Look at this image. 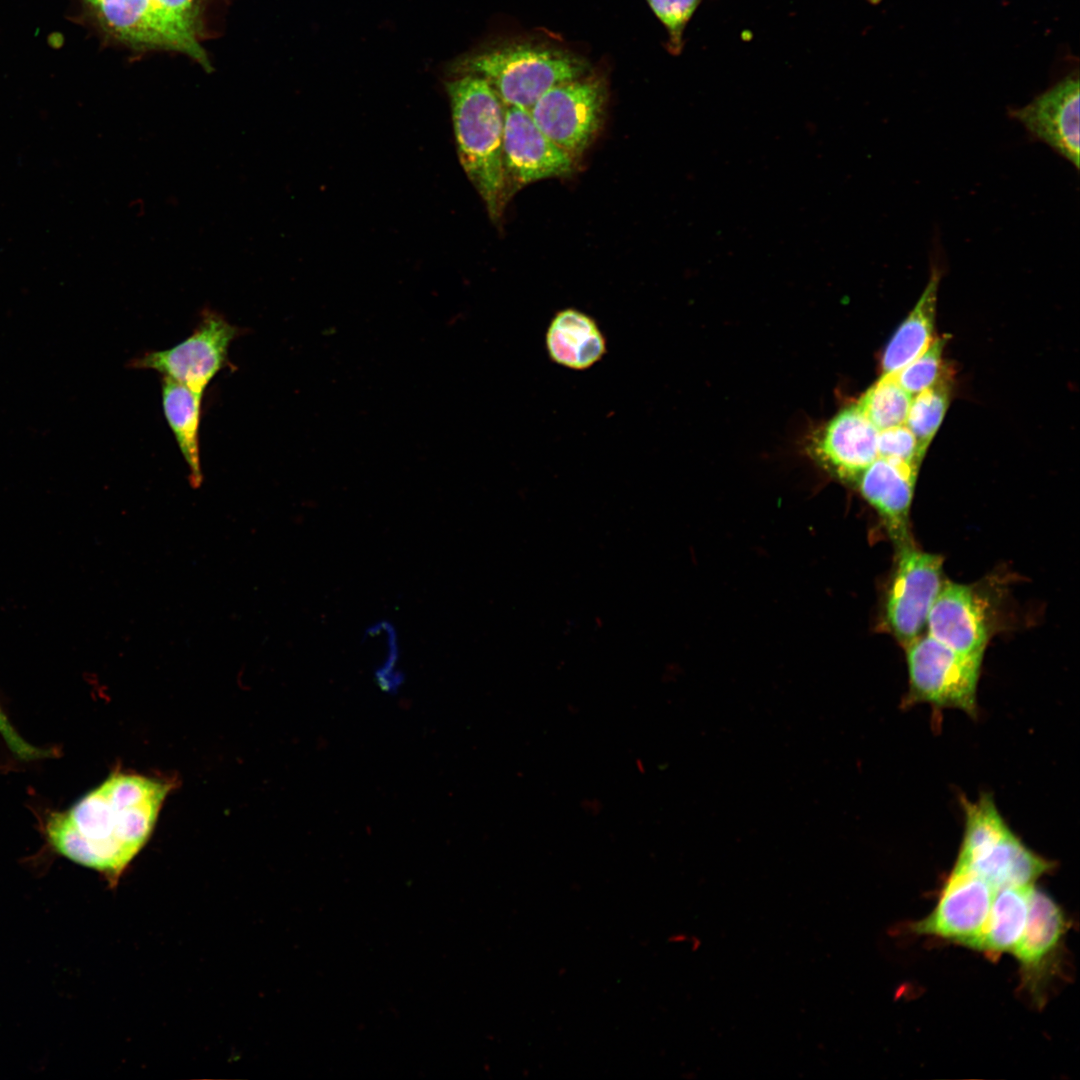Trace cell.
<instances>
[{
  "instance_id": "cell-1",
  "label": "cell",
  "mask_w": 1080,
  "mask_h": 1080,
  "mask_svg": "<svg viewBox=\"0 0 1080 1080\" xmlns=\"http://www.w3.org/2000/svg\"><path fill=\"white\" fill-rule=\"evenodd\" d=\"M174 782L117 771L45 825L59 855L101 873L114 887L149 840Z\"/></svg>"
},
{
  "instance_id": "cell-2",
  "label": "cell",
  "mask_w": 1080,
  "mask_h": 1080,
  "mask_svg": "<svg viewBox=\"0 0 1080 1080\" xmlns=\"http://www.w3.org/2000/svg\"><path fill=\"white\" fill-rule=\"evenodd\" d=\"M460 162L490 216L502 209L507 174L503 159L504 104L482 77L462 74L447 83Z\"/></svg>"
},
{
  "instance_id": "cell-3",
  "label": "cell",
  "mask_w": 1080,
  "mask_h": 1080,
  "mask_svg": "<svg viewBox=\"0 0 1080 1080\" xmlns=\"http://www.w3.org/2000/svg\"><path fill=\"white\" fill-rule=\"evenodd\" d=\"M962 803L965 830L953 869L973 872L997 890L1033 885L1053 868L1009 829L988 795Z\"/></svg>"
},
{
  "instance_id": "cell-4",
  "label": "cell",
  "mask_w": 1080,
  "mask_h": 1080,
  "mask_svg": "<svg viewBox=\"0 0 1080 1080\" xmlns=\"http://www.w3.org/2000/svg\"><path fill=\"white\" fill-rule=\"evenodd\" d=\"M455 70L484 78L505 106L529 110L552 87L584 76L585 62L562 50L515 44L459 59Z\"/></svg>"
},
{
  "instance_id": "cell-5",
  "label": "cell",
  "mask_w": 1080,
  "mask_h": 1080,
  "mask_svg": "<svg viewBox=\"0 0 1080 1080\" xmlns=\"http://www.w3.org/2000/svg\"><path fill=\"white\" fill-rule=\"evenodd\" d=\"M904 648L909 675L906 703H928L976 715L983 656L958 652L929 634L918 636Z\"/></svg>"
},
{
  "instance_id": "cell-6",
  "label": "cell",
  "mask_w": 1080,
  "mask_h": 1080,
  "mask_svg": "<svg viewBox=\"0 0 1080 1080\" xmlns=\"http://www.w3.org/2000/svg\"><path fill=\"white\" fill-rule=\"evenodd\" d=\"M240 334L219 312L205 308L193 333L172 348L149 351L133 359L129 366L152 369L203 395L207 386L228 361L231 342Z\"/></svg>"
},
{
  "instance_id": "cell-7",
  "label": "cell",
  "mask_w": 1080,
  "mask_h": 1080,
  "mask_svg": "<svg viewBox=\"0 0 1080 1080\" xmlns=\"http://www.w3.org/2000/svg\"><path fill=\"white\" fill-rule=\"evenodd\" d=\"M605 102L603 81L581 76L549 89L529 112L538 128L574 159L597 134Z\"/></svg>"
},
{
  "instance_id": "cell-8",
  "label": "cell",
  "mask_w": 1080,
  "mask_h": 1080,
  "mask_svg": "<svg viewBox=\"0 0 1080 1080\" xmlns=\"http://www.w3.org/2000/svg\"><path fill=\"white\" fill-rule=\"evenodd\" d=\"M943 558L917 550L910 543L899 547L897 565L888 592L886 619L898 641L907 645L920 636L944 581Z\"/></svg>"
},
{
  "instance_id": "cell-9",
  "label": "cell",
  "mask_w": 1080,
  "mask_h": 1080,
  "mask_svg": "<svg viewBox=\"0 0 1080 1080\" xmlns=\"http://www.w3.org/2000/svg\"><path fill=\"white\" fill-rule=\"evenodd\" d=\"M95 7L108 29L120 40L140 47L184 53L209 66L193 24L155 0H99Z\"/></svg>"
},
{
  "instance_id": "cell-10",
  "label": "cell",
  "mask_w": 1080,
  "mask_h": 1080,
  "mask_svg": "<svg viewBox=\"0 0 1080 1080\" xmlns=\"http://www.w3.org/2000/svg\"><path fill=\"white\" fill-rule=\"evenodd\" d=\"M995 889L979 875L953 869L931 913L911 930L971 948L986 923Z\"/></svg>"
},
{
  "instance_id": "cell-11",
  "label": "cell",
  "mask_w": 1080,
  "mask_h": 1080,
  "mask_svg": "<svg viewBox=\"0 0 1080 1080\" xmlns=\"http://www.w3.org/2000/svg\"><path fill=\"white\" fill-rule=\"evenodd\" d=\"M1079 77L1071 73L1030 103L1010 108L1008 115L1029 135L1079 168Z\"/></svg>"
},
{
  "instance_id": "cell-12",
  "label": "cell",
  "mask_w": 1080,
  "mask_h": 1080,
  "mask_svg": "<svg viewBox=\"0 0 1080 1080\" xmlns=\"http://www.w3.org/2000/svg\"><path fill=\"white\" fill-rule=\"evenodd\" d=\"M503 159L507 176L518 184L564 177L573 158L535 124L529 110L504 105Z\"/></svg>"
},
{
  "instance_id": "cell-13",
  "label": "cell",
  "mask_w": 1080,
  "mask_h": 1080,
  "mask_svg": "<svg viewBox=\"0 0 1080 1080\" xmlns=\"http://www.w3.org/2000/svg\"><path fill=\"white\" fill-rule=\"evenodd\" d=\"M926 625L928 634L946 646L983 656L989 639L988 616L984 602L972 587L944 582Z\"/></svg>"
},
{
  "instance_id": "cell-14",
  "label": "cell",
  "mask_w": 1080,
  "mask_h": 1080,
  "mask_svg": "<svg viewBox=\"0 0 1080 1080\" xmlns=\"http://www.w3.org/2000/svg\"><path fill=\"white\" fill-rule=\"evenodd\" d=\"M1067 928L1068 922L1060 906L1046 893L1032 887L1026 926L1012 953L1020 963L1025 987L1037 1000L1041 998L1042 983L1056 959Z\"/></svg>"
},
{
  "instance_id": "cell-15",
  "label": "cell",
  "mask_w": 1080,
  "mask_h": 1080,
  "mask_svg": "<svg viewBox=\"0 0 1080 1080\" xmlns=\"http://www.w3.org/2000/svg\"><path fill=\"white\" fill-rule=\"evenodd\" d=\"M878 432L859 405L854 404L827 423L813 450L840 477L858 479L878 458Z\"/></svg>"
},
{
  "instance_id": "cell-16",
  "label": "cell",
  "mask_w": 1080,
  "mask_h": 1080,
  "mask_svg": "<svg viewBox=\"0 0 1080 1080\" xmlns=\"http://www.w3.org/2000/svg\"><path fill=\"white\" fill-rule=\"evenodd\" d=\"M918 468L878 457L858 478L862 495L882 515L899 547L909 543L908 519Z\"/></svg>"
},
{
  "instance_id": "cell-17",
  "label": "cell",
  "mask_w": 1080,
  "mask_h": 1080,
  "mask_svg": "<svg viewBox=\"0 0 1080 1080\" xmlns=\"http://www.w3.org/2000/svg\"><path fill=\"white\" fill-rule=\"evenodd\" d=\"M546 347L554 362L574 370L590 368L606 353L605 338L595 320L571 308L552 318Z\"/></svg>"
},
{
  "instance_id": "cell-18",
  "label": "cell",
  "mask_w": 1080,
  "mask_h": 1080,
  "mask_svg": "<svg viewBox=\"0 0 1080 1080\" xmlns=\"http://www.w3.org/2000/svg\"><path fill=\"white\" fill-rule=\"evenodd\" d=\"M941 271L931 266L929 281L915 307L889 341L882 358L883 373H892L921 355L934 340L937 292Z\"/></svg>"
},
{
  "instance_id": "cell-19",
  "label": "cell",
  "mask_w": 1080,
  "mask_h": 1080,
  "mask_svg": "<svg viewBox=\"0 0 1080 1080\" xmlns=\"http://www.w3.org/2000/svg\"><path fill=\"white\" fill-rule=\"evenodd\" d=\"M202 396L168 376L162 377L164 415L188 466L193 488L203 482L199 448Z\"/></svg>"
},
{
  "instance_id": "cell-20",
  "label": "cell",
  "mask_w": 1080,
  "mask_h": 1080,
  "mask_svg": "<svg viewBox=\"0 0 1080 1080\" xmlns=\"http://www.w3.org/2000/svg\"><path fill=\"white\" fill-rule=\"evenodd\" d=\"M1033 885L995 890L988 918L971 948L991 958L1013 952L1026 926Z\"/></svg>"
},
{
  "instance_id": "cell-21",
  "label": "cell",
  "mask_w": 1080,
  "mask_h": 1080,
  "mask_svg": "<svg viewBox=\"0 0 1080 1080\" xmlns=\"http://www.w3.org/2000/svg\"><path fill=\"white\" fill-rule=\"evenodd\" d=\"M912 397L897 381L894 373H885L857 403L878 429L905 424Z\"/></svg>"
},
{
  "instance_id": "cell-22",
  "label": "cell",
  "mask_w": 1080,
  "mask_h": 1080,
  "mask_svg": "<svg viewBox=\"0 0 1080 1080\" xmlns=\"http://www.w3.org/2000/svg\"><path fill=\"white\" fill-rule=\"evenodd\" d=\"M949 399L950 384L945 373L933 386L912 397L905 425L916 437L923 454L943 420Z\"/></svg>"
},
{
  "instance_id": "cell-23",
  "label": "cell",
  "mask_w": 1080,
  "mask_h": 1080,
  "mask_svg": "<svg viewBox=\"0 0 1080 1080\" xmlns=\"http://www.w3.org/2000/svg\"><path fill=\"white\" fill-rule=\"evenodd\" d=\"M944 338L932 341L929 347L913 361L896 372L899 384L911 395L933 386L944 374L942 351Z\"/></svg>"
},
{
  "instance_id": "cell-24",
  "label": "cell",
  "mask_w": 1080,
  "mask_h": 1080,
  "mask_svg": "<svg viewBox=\"0 0 1080 1080\" xmlns=\"http://www.w3.org/2000/svg\"><path fill=\"white\" fill-rule=\"evenodd\" d=\"M702 0H647L657 18L665 26L669 40V51L677 55L683 46V32L686 24Z\"/></svg>"
},
{
  "instance_id": "cell-25",
  "label": "cell",
  "mask_w": 1080,
  "mask_h": 1080,
  "mask_svg": "<svg viewBox=\"0 0 1080 1080\" xmlns=\"http://www.w3.org/2000/svg\"><path fill=\"white\" fill-rule=\"evenodd\" d=\"M877 449L878 457L900 460L918 467L924 456L916 437L905 424L879 430Z\"/></svg>"
},
{
  "instance_id": "cell-26",
  "label": "cell",
  "mask_w": 1080,
  "mask_h": 1080,
  "mask_svg": "<svg viewBox=\"0 0 1080 1080\" xmlns=\"http://www.w3.org/2000/svg\"><path fill=\"white\" fill-rule=\"evenodd\" d=\"M0 735L12 754L21 761L30 762L54 756V751L36 747L25 741L12 725L1 705Z\"/></svg>"
},
{
  "instance_id": "cell-27",
  "label": "cell",
  "mask_w": 1080,
  "mask_h": 1080,
  "mask_svg": "<svg viewBox=\"0 0 1080 1080\" xmlns=\"http://www.w3.org/2000/svg\"><path fill=\"white\" fill-rule=\"evenodd\" d=\"M162 7L175 15L194 24L197 0H155Z\"/></svg>"
},
{
  "instance_id": "cell-28",
  "label": "cell",
  "mask_w": 1080,
  "mask_h": 1080,
  "mask_svg": "<svg viewBox=\"0 0 1080 1080\" xmlns=\"http://www.w3.org/2000/svg\"><path fill=\"white\" fill-rule=\"evenodd\" d=\"M88 1H89V2L91 3V4H93V5L95 6V4H96V3H97V2L99 1V0H88Z\"/></svg>"
}]
</instances>
